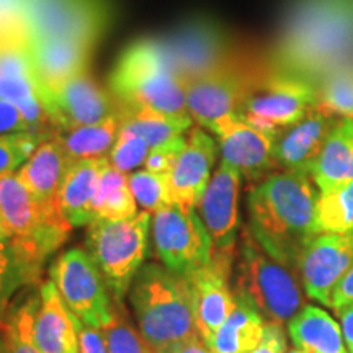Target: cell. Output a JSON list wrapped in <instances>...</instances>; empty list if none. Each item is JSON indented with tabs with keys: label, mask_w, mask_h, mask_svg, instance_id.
Segmentation results:
<instances>
[{
	"label": "cell",
	"mask_w": 353,
	"mask_h": 353,
	"mask_svg": "<svg viewBox=\"0 0 353 353\" xmlns=\"http://www.w3.org/2000/svg\"><path fill=\"white\" fill-rule=\"evenodd\" d=\"M352 61L353 0H293L268 65L317 83Z\"/></svg>",
	"instance_id": "cell-1"
},
{
	"label": "cell",
	"mask_w": 353,
	"mask_h": 353,
	"mask_svg": "<svg viewBox=\"0 0 353 353\" xmlns=\"http://www.w3.org/2000/svg\"><path fill=\"white\" fill-rule=\"evenodd\" d=\"M316 188L309 174L275 170L254 183L247 196L249 232L265 252L296 273L303 250L317 234Z\"/></svg>",
	"instance_id": "cell-2"
},
{
	"label": "cell",
	"mask_w": 353,
	"mask_h": 353,
	"mask_svg": "<svg viewBox=\"0 0 353 353\" xmlns=\"http://www.w3.org/2000/svg\"><path fill=\"white\" fill-rule=\"evenodd\" d=\"M132 314L144 341L156 353H179L198 334L188 276L162 263H144L130 293Z\"/></svg>",
	"instance_id": "cell-3"
},
{
	"label": "cell",
	"mask_w": 353,
	"mask_h": 353,
	"mask_svg": "<svg viewBox=\"0 0 353 353\" xmlns=\"http://www.w3.org/2000/svg\"><path fill=\"white\" fill-rule=\"evenodd\" d=\"M108 83L120 105L190 117L187 83L172 65L162 39H139L130 44L118 57Z\"/></svg>",
	"instance_id": "cell-4"
},
{
	"label": "cell",
	"mask_w": 353,
	"mask_h": 353,
	"mask_svg": "<svg viewBox=\"0 0 353 353\" xmlns=\"http://www.w3.org/2000/svg\"><path fill=\"white\" fill-rule=\"evenodd\" d=\"M236 293L249 299L267 322L285 325L301 311L303 285L291 270L254 239L249 229L237 250Z\"/></svg>",
	"instance_id": "cell-5"
},
{
	"label": "cell",
	"mask_w": 353,
	"mask_h": 353,
	"mask_svg": "<svg viewBox=\"0 0 353 353\" xmlns=\"http://www.w3.org/2000/svg\"><path fill=\"white\" fill-rule=\"evenodd\" d=\"M0 221L12 244L39 267L63 247L72 231L59 206L41 205L17 172L0 175Z\"/></svg>",
	"instance_id": "cell-6"
},
{
	"label": "cell",
	"mask_w": 353,
	"mask_h": 353,
	"mask_svg": "<svg viewBox=\"0 0 353 353\" xmlns=\"http://www.w3.org/2000/svg\"><path fill=\"white\" fill-rule=\"evenodd\" d=\"M151 221V213L141 211L130 219L99 218L88 224L87 252L99 265L114 301H123L144 267L149 254Z\"/></svg>",
	"instance_id": "cell-7"
},
{
	"label": "cell",
	"mask_w": 353,
	"mask_h": 353,
	"mask_svg": "<svg viewBox=\"0 0 353 353\" xmlns=\"http://www.w3.org/2000/svg\"><path fill=\"white\" fill-rule=\"evenodd\" d=\"M319 107L316 83L267 65L259 74L239 114L263 130L281 131Z\"/></svg>",
	"instance_id": "cell-8"
},
{
	"label": "cell",
	"mask_w": 353,
	"mask_h": 353,
	"mask_svg": "<svg viewBox=\"0 0 353 353\" xmlns=\"http://www.w3.org/2000/svg\"><path fill=\"white\" fill-rule=\"evenodd\" d=\"M51 281L61 298L82 324L101 329L113 316L110 290L92 255L72 247L57 255L50 267Z\"/></svg>",
	"instance_id": "cell-9"
},
{
	"label": "cell",
	"mask_w": 353,
	"mask_h": 353,
	"mask_svg": "<svg viewBox=\"0 0 353 353\" xmlns=\"http://www.w3.org/2000/svg\"><path fill=\"white\" fill-rule=\"evenodd\" d=\"M30 41L65 38L95 48L112 23L108 0H25Z\"/></svg>",
	"instance_id": "cell-10"
},
{
	"label": "cell",
	"mask_w": 353,
	"mask_h": 353,
	"mask_svg": "<svg viewBox=\"0 0 353 353\" xmlns=\"http://www.w3.org/2000/svg\"><path fill=\"white\" fill-rule=\"evenodd\" d=\"M152 244L162 265L188 276L213 259V241L196 210L169 203L152 213Z\"/></svg>",
	"instance_id": "cell-11"
},
{
	"label": "cell",
	"mask_w": 353,
	"mask_h": 353,
	"mask_svg": "<svg viewBox=\"0 0 353 353\" xmlns=\"http://www.w3.org/2000/svg\"><path fill=\"white\" fill-rule=\"evenodd\" d=\"M262 69L232 57L214 72L187 83L190 117L203 130L229 114H239Z\"/></svg>",
	"instance_id": "cell-12"
},
{
	"label": "cell",
	"mask_w": 353,
	"mask_h": 353,
	"mask_svg": "<svg viewBox=\"0 0 353 353\" xmlns=\"http://www.w3.org/2000/svg\"><path fill=\"white\" fill-rule=\"evenodd\" d=\"M162 43L185 83L214 72L234 57L226 30L210 17L190 19Z\"/></svg>",
	"instance_id": "cell-13"
},
{
	"label": "cell",
	"mask_w": 353,
	"mask_h": 353,
	"mask_svg": "<svg viewBox=\"0 0 353 353\" xmlns=\"http://www.w3.org/2000/svg\"><path fill=\"white\" fill-rule=\"evenodd\" d=\"M218 139L223 159L236 167L249 182L257 183L275 172V143L280 131L263 130L241 114H229L213 123L210 130Z\"/></svg>",
	"instance_id": "cell-14"
},
{
	"label": "cell",
	"mask_w": 353,
	"mask_h": 353,
	"mask_svg": "<svg viewBox=\"0 0 353 353\" xmlns=\"http://www.w3.org/2000/svg\"><path fill=\"white\" fill-rule=\"evenodd\" d=\"M41 100L54 131L94 125L120 112L110 88L101 87L88 70L41 92Z\"/></svg>",
	"instance_id": "cell-15"
},
{
	"label": "cell",
	"mask_w": 353,
	"mask_h": 353,
	"mask_svg": "<svg viewBox=\"0 0 353 353\" xmlns=\"http://www.w3.org/2000/svg\"><path fill=\"white\" fill-rule=\"evenodd\" d=\"M353 265V229L319 232L307 242L298 265L303 290L314 301L327 306L330 294Z\"/></svg>",
	"instance_id": "cell-16"
},
{
	"label": "cell",
	"mask_w": 353,
	"mask_h": 353,
	"mask_svg": "<svg viewBox=\"0 0 353 353\" xmlns=\"http://www.w3.org/2000/svg\"><path fill=\"white\" fill-rule=\"evenodd\" d=\"M241 180L242 175L236 167L221 161L196 208V213L200 214L213 241L214 252H236L239 232Z\"/></svg>",
	"instance_id": "cell-17"
},
{
	"label": "cell",
	"mask_w": 353,
	"mask_h": 353,
	"mask_svg": "<svg viewBox=\"0 0 353 353\" xmlns=\"http://www.w3.org/2000/svg\"><path fill=\"white\" fill-rule=\"evenodd\" d=\"M234 254L214 252L205 267L188 275L192 285L195 319L201 341L210 345L214 334L228 319L234 304L231 291Z\"/></svg>",
	"instance_id": "cell-18"
},
{
	"label": "cell",
	"mask_w": 353,
	"mask_h": 353,
	"mask_svg": "<svg viewBox=\"0 0 353 353\" xmlns=\"http://www.w3.org/2000/svg\"><path fill=\"white\" fill-rule=\"evenodd\" d=\"M218 144L203 128L190 130L182 152L167 174L170 203L183 210H196L208 187L218 156Z\"/></svg>",
	"instance_id": "cell-19"
},
{
	"label": "cell",
	"mask_w": 353,
	"mask_h": 353,
	"mask_svg": "<svg viewBox=\"0 0 353 353\" xmlns=\"http://www.w3.org/2000/svg\"><path fill=\"white\" fill-rule=\"evenodd\" d=\"M341 117L322 107L316 108L276 136L275 162L280 170L304 172L311 175L317 157Z\"/></svg>",
	"instance_id": "cell-20"
},
{
	"label": "cell",
	"mask_w": 353,
	"mask_h": 353,
	"mask_svg": "<svg viewBox=\"0 0 353 353\" xmlns=\"http://www.w3.org/2000/svg\"><path fill=\"white\" fill-rule=\"evenodd\" d=\"M94 48L65 38L30 41V56L41 92L88 70Z\"/></svg>",
	"instance_id": "cell-21"
},
{
	"label": "cell",
	"mask_w": 353,
	"mask_h": 353,
	"mask_svg": "<svg viewBox=\"0 0 353 353\" xmlns=\"http://www.w3.org/2000/svg\"><path fill=\"white\" fill-rule=\"evenodd\" d=\"M34 341L41 353H81L74 316L51 280L39 285Z\"/></svg>",
	"instance_id": "cell-22"
},
{
	"label": "cell",
	"mask_w": 353,
	"mask_h": 353,
	"mask_svg": "<svg viewBox=\"0 0 353 353\" xmlns=\"http://www.w3.org/2000/svg\"><path fill=\"white\" fill-rule=\"evenodd\" d=\"M69 164L63 145L51 134L41 139L28 161L17 170V176L41 205L59 206L57 195Z\"/></svg>",
	"instance_id": "cell-23"
},
{
	"label": "cell",
	"mask_w": 353,
	"mask_h": 353,
	"mask_svg": "<svg viewBox=\"0 0 353 353\" xmlns=\"http://www.w3.org/2000/svg\"><path fill=\"white\" fill-rule=\"evenodd\" d=\"M108 159L74 161L65 170L57 203L72 228L88 226L94 221V200Z\"/></svg>",
	"instance_id": "cell-24"
},
{
	"label": "cell",
	"mask_w": 353,
	"mask_h": 353,
	"mask_svg": "<svg viewBox=\"0 0 353 353\" xmlns=\"http://www.w3.org/2000/svg\"><path fill=\"white\" fill-rule=\"evenodd\" d=\"M319 193H327L353 180V118H341L325 141L311 170Z\"/></svg>",
	"instance_id": "cell-25"
},
{
	"label": "cell",
	"mask_w": 353,
	"mask_h": 353,
	"mask_svg": "<svg viewBox=\"0 0 353 353\" xmlns=\"http://www.w3.org/2000/svg\"><path fill=\"white\" fill-rule=\"evenodd\" d=\"M265 324L257 307L234 291L231 312L208 345L211 353H250L262 342Z\"/></svg>",
	"instance_id": "cell-26"
},
{
	"label": "cell",
	"mask_w": 353,
	"mask_h": 353,
	"mask_svg": "<svg viewBox=\"0 0 353 353\" xmlns=\"http://www.w3.org/2000/svg\"><path fill=\"white\" fill-rule=\"evenodd\" d=\"M288 332L304 353H350L334 317L316 306H304L290 321Z\"/></svg>",
	"instance_id": "cell-27"
},
{
	"label": "cell",
	"mask_w": 353,
	"mask_h": 353,
	"mask_svg": "<svg viewBox=\"0 0 353 353\" xmlns=\"http://www.w3.org/2000/svg\"><path fill=\"white\" fill-rule=\"evenodd\" d=\"M121 130V110L107 120L94 125L56 130L52 134L63 145L65 156L74 161L108 159Z\"/></svg>",
	"instance_id": "cell-28"
},
{
	"label": "cell",
	"mask_w": 353,
	"mask_h": 353,
	"mask_svg": "<svg viewBox=\"0 0 353 353\" xmlns=\"http://www.w3.org/2000/svg\"><path fill=\"white\" fill-rule=\"evenodd\" d=\"M121 130L143 138L149 148L165 144L185 136L193 125V118L175 117L149 107H128L120 105Z\"/></svg>",
	"instance_id": "cell-29"
},
{
	"label": "cell",
	"mask_w": 353,
	"mask_h": 353,
	"mask_svg": "<svg viewBox=\"0 0 353 353\" xmlns=\"http://www.w3.org/2000/svg\"><path fill=\"white\" fill-rule=\"evenodd\" d=\"M34 288L37 285L21 291L0 321V335L7 353H41L34 341V319L39 306V290Z\"/></svg>",
	"instance_id": "cell-30"
},
{
	"label": "cell",
	"mask_w": 353,
	"mask_h": 353,
	"mask_svg": "<svg viewBox=\"0 0 353 353\" xmlns=\"http://www.w3.org/2000/svg\"><path fill=\"white\" fill-rule=\"evenodd\" d=\"M41 272L43 267L33 263L15 244L0 245V321L20 291L38 283Z\"/></svg>",
	"instance_id": "cell-31"
},
{
	"label": "cell",
	"mask_w": 353,
	"mask_h": 353,
	"mask_svg": "<svg viewBox=\"0 0 353 353\" xmlns=\"http://www.w3.org/2000/svg\"><path fill=\"white\" fill-rule=\"evenodd\" d=\"M136 214L138 203L131 192L130 175L114 169L108 161L95 193L94 219H130Z\"/></svg>",
	"instance_id": "cell-32"
},
{
	"label": "cell",
	"mask_w": 353,
	"mask_h": 353,
	"mask_svg": "<svg viewBox=\"0 0 353 353\" xmlns=\"http://www.w3.org/2000/svg\"><path fill=\"white\" fill-rule=\"evenodd\" d=\"M316 229L319 232H345L353 229V180L317 198Z\"/></svg>",
	"instance_id": "cell-33"
},
{
	"label": "cell",
	"mask_w": 353,
	"mask_h": 353,
	"mask_svg": "<svg viewBox=\"0 0 353 353\" xmlns=\"http://www.w3.org/2000/svg\"><path fill=\"white\" fill-rule=\"evenodd\" d=\"M316 85L322 108L341 118H353V61L332 69Z\"/></svg>",
	"instance_id": "cell-34"
},
{
	"label": "cell",
	"mask_w": 353,
	"mask_h": 353,
	"mask_svg": "<svg viewBox=\"0 0 353 353\" xmlns=\"http://www.w3.org/2000/svg\"><path fill=\"white\" fill-rule=\"evenodd\" d=\"M101 330L107 339L108 353H156L154 348L144 341L139 330L132 325L121 303L114 301L112 319L107 325L101 327Z\"/></svg>",
	"instance_id": "cell-35"
},
{
	"label": "cell",
	"mask_w": 353,
	"mask_h": 353,
	"mask_svg": "<svg viewBox=\"0 0 353 353\" xmlns=\"http://www.w3.org/2000/svg\"><path fill=\"white\" fill-rule=\"evenodd\" d=\"M130 187L136 203L151 214L170 203L165 175L152 174L148 170L132 172L130 175Z\"/></svg>",
	"instance_id": "cell-36"
},
{
	"label": "cell",
	"mask_w": 353,
	"mask_h": 353,
	"mask_svg": "<svg viewBox=\"0 0 353 353\" xmlns=\"http://www.w3.org/2000/svg\"><path fill=\"white\" fill-rule=\"evenodd\" d=\"M44 136L34 132L0 134V175L17 172L28 161Z\"/></svg>",
	"instance_id": "cell-37"
},
{
	"label": "cell",
	"mask_w": 353,
	"mask_h": 353,
	"mask_svg": "<svg viewBox=\"0 0 353 353\" xmlns=\"http://www.w3.org/2000/svg\"><path fill=\"white\" fill-rule=\"evenodd\" d=\"M149 144L143 138L132 134L130 131L120 130L117 143H114L112 152H110L108 161L114 169L123 172V174H132L141 165H144L145 157H148Z\"/></svg>",
	"instance_id": "cell-38"
},
{
	"label": "cell",
	"mask_w": 353,
	"mask_h": 353,
	"mask_svg": "<svg viewBox=\"0 0 353 353\" xmlns=\"http://www.w3.org/2000/svg\"><path fill=\"white\" fill-rule=\"evenodd\" d=\"M187 134L172 139L165 144H161V145H156V148H152L144 161V165H143L144 170L152 172V174H159V175L169 174L172 165H174L176 157H179V154L182 152V149L185 148V143H187Z\"/></svg>",
	"instance_id": "cell-39"
},
{
	"label": "cell",
	"mask_w": 353,
	"mask_h": 353,
	"mask_svg": "<svg viewBox=\"0 0 353 353\" xmlns=\"http://www.w3.org/2000/svg\"><path fill=\"white\" fill-rule=\"evenodd\" d=\"M74 322H76L77 327L81 353H108L107 339H105L103 330L82 324L76 316H74Z\"/></svg>",
	"instance_id": "cell-40"
},
{
	"label": "cell",
	"mask_w": 353,
	"mask_h": 353,
	"mask_svg": "<svg viewBox=\"0 0 353 353\" xmlns=\"http://www.w3.org/2000/svg\"><path fill=\"white\" fill-rule=\"evenodd\" d=\"M12 132H32L28 121L15 105L0 99V134Z\"/></svg>",
	"instance_id": "cell-41"
},
{
	"label": "cell",
	"mask_w": 353,
	"mask_h": 353,
	"mask_svg": "<svg viewBox=\"0 0 353 353\" xmlns=\"http://www.w3.org/2000/svg\"><path fill=\"white\" fill-rule=\"evenodd\" d=\"M285 350L286 337L283 332V325L267 322V324H265L262 342H260L250 353H285Z\"/></svg>",
	"instance_id": "cell-42"
},
{
	"label": "cell",
	"mask_w": 353,
	"mask_h": 353,
	"mask_svg": "<svg viewBox=\"0 0 353 353\" xmlns=\"http://www.w3.org/2000/svg\"><path fill=\"white\" fill-rule=\"evenodd\" d=\"M350 304H353V265L334 288L327 306L332 307L334 311H339V309L350 306Z\"/></svg>",
	"instance_id": "cell-43"
},
{
	"label": "cell",
	"mask_w": 353,
	"mask_h": 353,
	"mask_svg": "<svg viewBox=\"0 0 353 353\" xmlns=\"http://www.w3.org/2000/svg\"><path fill=\"white\" fill-rule=\"evenodd\" d=\"M337 314H339V319H341L343 341H345L348 352L353 353V304L339 309Z\"/></svg>",
	"instance_id": "cell-44"
},
{
	"label": "cell",
	"mask_w": 353,
	"mask_h": 353,
	"mask_svg": "<svg viewBox=\"0 0 353 353\" xmlns=\"http://www.w3.org/2000/svg\"><path fill=\"white\" fill-rule=\"evenodd\" d=\"M179 353H211V350L201 339H196V341L190 342L187 347H183Z\"/></svg>",
	"instance_id": "cell-45"
},
{
	"label": "cell",
	"mask_w": 353,
	"mask_h": 353,
	"mask_svg": "<svg viewBox=\"0 0 353 353\" xmlns=\"http://www.w3.org/2000/svg\"><path fill=\"white\" fill-rule=\"evenodd\" d=\"M7 242H10V234H8L7 228L3 226V223L0 221V245L7 244Z\"/></svg>",
	"instance_id": "cell-46"
},
{
	"label": "cell",
	"mask_w": 353,
	"mask_h": 353,
	"mask_svg": "<svg viewBox=\"0 0 353 353\" xmlns=\"http://www.w3.org/2000/svg\"><path fill=\"white\" fill-rule=\"evenodd\" d=\"M285 353H304V352L299 350L298 347H293V348H286Z\"/></svg>",
	"instance_id": "cell-47"
},
{
	"label": "cell",
	"mask_w": 353,
	"mask_h": 353,
	"mask_svg": "<svg viewBox=\"0 0 353 353\" xmlns=\"http://www.w3.org/2000/svg\"><path fill=\"white\" fill-rule=\"evenodd\" d=\"M0 353H7V348H6V343H3L2 335H0Z\"/></svg>",
	"instance_id": "cell-48"
}]
</instances>
